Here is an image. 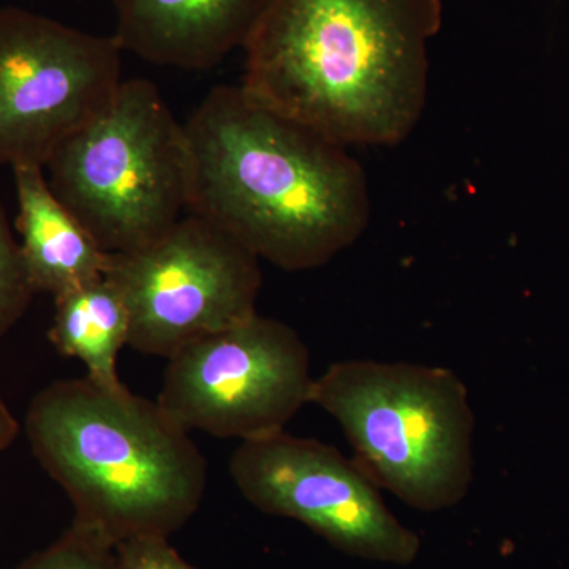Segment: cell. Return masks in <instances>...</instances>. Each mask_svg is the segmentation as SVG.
<instances>
[{
	"mask_svg": "<svg viewBox=\"0 0 569 569\" xmlns=\"http://www.w3.org/2000/svg\"><path fill=\"white\" fill-rule=\"evenodd\" d=\"M186 126L189 213L203 217L283 271L321 268L369 227L358 160L323 133L217 86Z\"/></svg>",
	"mask_w": 569,
	"mask_h": 569,
	"instance_id": "cell-1",
	"label": "cell"
},
{
	"mask_svg": "<svg viewBox=\"0 0 569 569\" xmlns=\"http://www.w3.org/2000/svg\"><path fill=\"white\" fill-rule=\"evenodd\" d=\"M441 0H274L241 88L340 144L396 146L421 121Z\"/></svg>",
	"mask_w": 569,
	"mask_h": 569,
	"instance_id": "cell-2",
	"label": "cell"
},
{
	"mask_svg": "<svg viewBox=\"0 0 569 569\" xmlns=\"http://www.w3.org/2000/svg\"><path fill=\"white\" fill-rule=\"evenodd\" d=\"M26 433L73 503V519L114 545L170 538L203 501V452L157 400L129 388L112 391L88 377L54 381L33 397Z\"/></svg>",
	"mask_w": 569,
	"mask_h": 569,
	"instance_id": "cell-3",
	"label": "cell"
},
{
	"mask_svg": "<svg viewBox=\"0 0 569 569\" xmlns=\"http://www.w3.org/2000/svg\"><path fill=\"white\" fill-rule=\"evenodd\" d=\"M310 403L342 427L353 460L408 507H458L473 482L475 413L445 367L350 359L313 381Z\"/></svg>",
	"mask_w": 569,
	"mask_h": 569,
	"instance_id": "cell-4",
	"label": "cell"
},
{
	"mask_svg": "<svg viewBox=\"0 0 569 569\" xmlns=\"http://www.w3.org/2000/svg\"><path fill=\"white\" fill-rule=\"evenodd\" d=\"M44 173L56 197L110 254L151 244L189 211L186 126L142 78L123 80L111 102L52 152Z\"/></svg>",
	"mask_w": 569,
	"mask_h": 569,
	"instance_id": "cell-5",
	"label": "cell"
},
{
	"mask_svg": "<svg viewBox=\"0 0 569 569\" xmlns=\"http://www.w3.org/2000/svg\"><path fill=\"white\" fill-rule=\"evenodd\" d=\"M260 261L233 234L189 212L151 244L111 254L107 279L129 312V346L168 359L254 316Z\"/></svg>",
	"mask_w": 569,
	"mask_h": 569,
	"instance_id": "cell-6",
	"label": "cell"
},
{
	"mask_svg": "<svg viewBox=\"0 0 569 569\" xmlns=\"http://www.w3.org/2000/svg\"><path fill=\"white\" fill-rule=\"evenodd\" d=\"M310 353L291 326L254 313L168 358L159 406L187 432L258 440L310 403Z\"/></svg>",
	"mask_w": 569,
	"mask_h": 569,
	"instance_id": "cell-7",
	"label": "cell"
},
{
	"mask_svg": "<svg viewBox=\"0 0 569 569\" xmlns=\"http://www.w3.org/2000/svg\"><path fill=\"white\" fill-rule=\"evenodd\" d=\"M114 36L0 7V167H43L111 102L122 80Z\"/></svg>",
	"mask_w": 569,
	"mask_h": 569,
	"instance_id": "cell-8",
	"label": "cell"
},
{
	"mask_svg": "<svg viewBox=\"0 0 569 569\" xmlns=\"http://www.w3.org/2000/svg\"><path fill=\"white\" fill-rule=\"evenodd\" d=\"M230 473L254 508L305 523L347 556L391 565L419 556L421 539L389 511L380 489L323 441L284 430L241 441Z\"/></svg>",
	"mask_w": 569,
	"mask_h": 569,
	"instance_id": "cell-9",
	"label": "cell"
},
{
	"mask_svg": "<svg viewBox=\"0 0 569 569\" xmlns=\"http://www.w3.org/2000/svg\"><path fill=\"white\" fill-rule=\"evenodd\" d=\"M274 0H112L123 51L181 70H208L242 48Z\"/></svg>",
	"mask_w": 569,
	"mask_h": 569,
	"instance_id": "cell-10",
	"label": "cell"
},
{
	"mask_svg": "<svg viewBox=\"0 0 569 569\" xmlns=\"http://www.w3.org/2000/svg\"><path fill=\"white\" fill-rule=\"evenodd\" d=\"M13 170L21 257L36 293L59 296L102 279L111 254L52 192L43 167L21 164Z\"/></svg>",
	"mask_w": 569,
	"mask_h": 569,
	"instance_id": "cell-11",
	"label": "cell"
},
{
	"mask_svg": "<svg viewBox=\"0 0 569 569\" xmlns=\"http://www.w3.org/2000/svg\"><path fill=\"white\" fill-rule=\"evenodd\" d=\"M56 316L48 337L67 358H77L99 387L127 388L118 373V356L129 346L130 318L121 295L107 279L56 296Z\"/></svg>",
	"mask_w": 569,
	"mask_h": 569,
	"instance_id": "cell-12",
	"label": "cell"
},
{
	"mask_svg": "<svg viewBox=\"0 0 569 569\" xmlns=\"http://www.w3.org/2000/svg\"><path fill=\"white\" fill-rule=\"evenodd\" d=\"M114 549L102 531L73 519L54 545L33 553L17 569H112Z\"/></svg>",
	"mask_w": 569,
	"mask_h": 569,
	"instance_id": "cell-13",
	"label": "cell"
},
{
	"mask_svg": "<svg viewBox=\"0 0 569 569\" xmlns=\"http://www.w3.org/2000/svg\"><path fill=\"white\" fill-rule=\"evenodd\" d=\"M33 295L36 291L26 272L20 242L11 233L0 200V339L21 320Z\"/></svg>",
	"mask_w": 569,
	"mask_h": 569,
	"instance_id": "cell-14",
	"label": "cell"
},
{
	"mask_svg": "<svg viewBox=\"0 0 569 569\" xmlns=\"http://www.w3.org/2000/svg\"><path fill=\"white\" fill-rule=\"evenodd\" d=\"M112 569H197L164 537H137L116 545Z\"/></svg>",
	"mask_w": 569,
	"mask_h": 569,
	"instance_id": "cell-15",
	"label": "cell"
},
{
	"mask_svg": "<svg viewBox=\"0 0 569 569\" xmlns=\"http://www.w3.org/2000/svg\"><path fill=\"white\" fill-rule=\"evenodd\" d=\"M18 433H20V425L0 397V452L6 451L7 448L13 445Z\"/></svg>",
	"mask_w": 569,
	"mask_h": 569,
	"instance_id": "cell-16",
	"label": "cell"
}]
</instances>
